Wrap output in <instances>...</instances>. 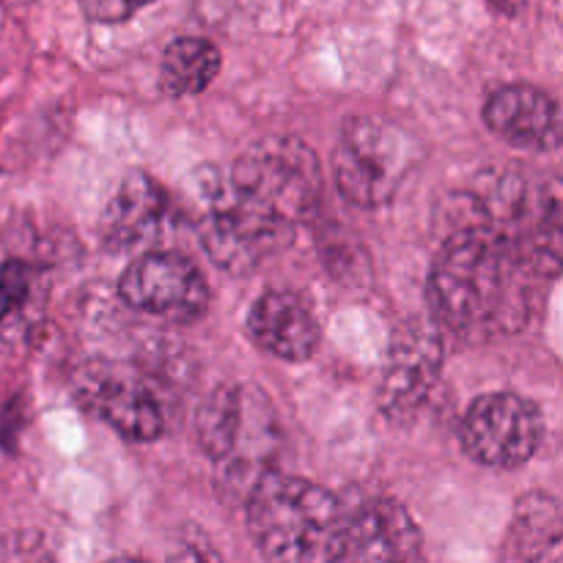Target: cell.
<instances>
[{"mask_svg": "<svg viewBox=\"0 0 563 563\" xmlns=\"http://www.w3.org/2000/svg\"><path fill=\"white\" fill-rule=\"evenodd\" d=\"M489 132L509 146L528 152H555L561 146L559 104L542 88L511 82L498 88L484 104Z\"/></svg>", "mask_w": 563, "mask_h": 563, "instance_id": "cell-12", "label": "cell"}, {"mask_svg": "<svg viewBox=\"0 0 563 563\" xmlns=\"http://www.w3.org/2000/svg\"><path fill=\"white\" fill-rule=\"evenodd\" d=\"M203 454L220 465L225 478L247 482V493L267 476L278 451L280 429L264 390L251 385H220L203 399L196 416Z\"/></svg>", "mask_w": 563, "mask_h": 563, "instance_id": "cell-3", "label": "cell"}, {"mask_svg": "<svg viewBox=\"0 0 563 563\" xmlns=\"http://www.w3.org/2000/svg\"><path fill=\"white\" fill-rule=\"evenodd\" d=\"M225 181L291 229L313 218L322 196L317 154L295 137L258 141L231 165Z\"/></svg>", "mask_w": 563, "mask_h": 563, "instance_id": "cell-4", "label": "cell"}, {"mask_svg": "<svg viewBox=\"0 0 563 563\" xmlns=\"http://www.w3.org/2000/svg\"><path fill=\"white\" fill-rule=\"evenodd\" d=\"M487 3L493 5L495 11H500V14H506V16H517V14H520L522 9H526L528 0H487Z\"/></svg>", "mask_w": 563, "mask_h": 563, "instance_id": "cell-20", "label": "cell"}, {"mask_svg": "<svg viewBox=\"0 0 563 563\" xmlns=\"http://www.w3.org/2000/svg\"><path fill=\"white\" fill-rule=\"evenodd\" d=\"M119 297L135 311L190 322L209 306V286L201 269L174 251H148L124 269Z\"/></svg>", "mask_w": 563, "mask_h": 563, "instance_id": "cell-9", "label": "cell"}, {"mask_svg": "<svg viewBox=\"0 0 563 563\" xmlns=\"http://www.w3.org/2000/svg\"><path fill=\"white\" fill-rule=\"evenodd\" d=\"M31 289V269L20 262L0 264V322L22 306Z\"/></svg>", "mask_w": 563, "mask_h": 563, "instance_id": "cell-17", "label": "cell"}, {"mask_svg": "<svg viewBox=\"0 0 563 563\" xmlns=\"http://www.w3.org/2000/svg\"><path fill=\"white\" fill-rule=\"evenodd\" d=\"M168 563H223V559L218 555V550L209 548L201 539H187L170 553Z\"/></svg>", "mask_w": 563, "mask_h": 563, "instance_id": "cell-19", "label": "cell"}, {"mask_svg": "<svg viewBox=\"0 0 563 563\" xmlns=\"http://www.w3.org/2000/svg\"><path fill=\"white\" fill-rule=\"evenodd\" d=\"M247 330L264 352L289 363L313 357L322 339L311 306L297 291L286 289H273L253 302L247 313Z\"/></svg>", "mask_w": 563, "mask_h": 563, "instance_id": "cell-13", "label": "cell"}, {"mask_svg": "<svg viewBox=\"0 0 563 563\" xmlns=\"http://www.w3.org/2000/svg\"><path fill=\"white\" fill-rule=\"evenodd\" d=\"M82 14L91 22H102V25H115V22L130 20L141 9H146L154 0H77Z\"/></svg>", "mask_w": 563, "mask_h": 563, "instance_id": "cell-18", "label": "cell"}, {"mask_svg": "<svg viewBox=\"0 0 563 563\" xmlns=\"http://www.w3.org/2000/svg\"><path fill=\"white\" fill-rule=\"evenodd\" d=\"M443 366V346L434 330L407 324L390 346L379 385V405L385 416L410 418L427 401Z\"/></svg>", "mask_w": 563, "mask_h": 563, "instance_id": "cell-11", "label": "cell"}, {"mask_svg": "<svg viewBox=\"0 0 563 563\" xmlns=\"http://www.w3.org/2000/svg\"><path fill=\"white\" fill-rule=\"evenodd\" d=\"M201 181L207 212L198 234L218 267L229 273H247L295 240L297 229L240 196L223 174L212 170Z\"/></svg>", "mask_w": 563, "mask_h": 563, "instance_id": "cell-6", "label": "cell"}, {"mask_svg": "<svg viewBox=\"0 0 563 563\" xmlns=\"http://www.w3.org/2000/svg\"><path fill=\"white\" fill-rule=\"evenodd\" d=\"M220 49L209 38L181 36L165 47L159 60V88L168 97H196L220 75Z\"/></svg>", "mask_w": 563, "mask_h": 563, "instance_id": "cell-15", "label": "cell"}, {"mask_svg": "<svg viewBox=\"0 0 563 563\" xmlns=\"http://www.w3.org/2000/svg\"><path fill=\"white\" fill-rule=\"evenodd\" d=\"M108 563H143V561H137V559H113V561H108Z\"/></svg>", "mask_w": 563, "mask_h": 563, "instance_id": "cell-21", "label": "cell"}, {"mask_svg": "<svg viewBox=\"0 0 563 563\" xmlns=\"http://www.w3.org/2000/svg\"><path fill=\"white\" fill-rule=\"evenodd\" d=\"M421 550L416 520L394 498L344 500L339 563H421Z\"/></svg>", "mask_w": 563, "mask_h": 563, "instance_id": "cell-10", "label": "cell"}, {"mask_svg": "<svg viewBox=\"0 0 563 563\" xmlns=\"http://www.w3.org/2000/svg\"><path fill=\"white\" fill-rule=\"evenodd\" d=\"M418 157L421 146L405 126L379 115H355L335 148V185L357 207H383L405 185Z\"/></svg>", "mask_w": 563, "mask_h": 563, "instance_id": "cell-5", "label": "cell"}, {"mask_svg": "<svg viewBox=\"0 0 563 563\" xmlns=\"http://www.w3.org/2000/svg\"><path fill=\"white\" fill-rule=\"evenodd\" d=\"M515 528L528 563H561V506L553 495L531 493L517 500Z\"/></svg>", "mask_w": 563, "mask_h": 563, "instance_id": "cell-16", "label": "cell"}, {"mask_svg": "<svg viewBox=\"0 0 563 563\" xmlns=\"http://www.w3.org/2000/svg\"><path fill=\"white\" fill-rule=\"evenodd\" d=\"M77 405L132 443H152L165 432V407L141 368L121 361L82 363L71 377Z\"/></svg>", "mask_w": 563, "mask_h": 563, "instance_id": "cell-7", "label": "cell"}, {"mask_svg": "<svg viewBox=\"0 0 563 563\" xmlns=\"http://www.w3.org/2000/svg\"><path fill=\"white\" fill-rule=\"evenodd\" d=\"M531 269L539 273L520 242L489 220L454 231L429 273L434 322L465 339L517 330L531 308Z\"/></svg>", "mask_w": 563, "mask_h": 563, "instance_id": "cell-1", "label": "cell"}, {"mask_svg": "<svg viewBox=\"0 0 563 563\" xmlns=\"http://www.w3.org/2000/svg\"><path fill=\"white\" fill-rule=\"evenodd\" d=\"M247 528L267 563H339L344 500L273 471L247 493Z\"/></svg>", "mask_w": 563, "mask_h": 563, "instance_id": "cell-2", "label": "cell"}, {"mask_svg": "<svg viewBox=\"0 0 563 563\" xmlns=\"http://www.w3.org/2000/svg\"><path fill=\"white\" fill-rule=\"evenodd\" d=\"M168 218V192L154 176L135 170L119 185L99 220V236L110 251H132L152 240Z\"/></svg>", "mask_w": 563, "mask_h": 563, "instance_id": "cell-14", "label": "cell"}, {"mask_svg": "<svg viewBox=\"0 0 563 563\" xmlns=\"http://www.w3.org/2000/svg\"><path fill=\"white\" fill-rule=\"evenodd\" d=\"M544 421L533 401L520 394H487L462 418V445L478 465L515 471L537 454Z\"/></svg>", "mask_w": 563, "mask_h": 563, "instance_id": "cell-8", "label": "cell"}]
</instances>
